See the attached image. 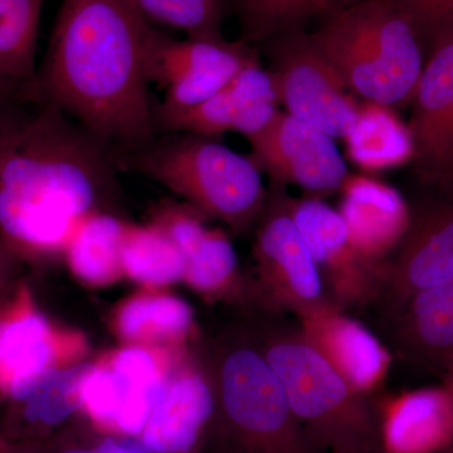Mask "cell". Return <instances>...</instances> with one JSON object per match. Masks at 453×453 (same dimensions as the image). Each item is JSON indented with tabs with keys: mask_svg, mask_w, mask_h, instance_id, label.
I'll list each match as a JSON object with an SVG mask.
<instances>
[{
	"mask_svg": "<svg viewBox=\"0 0 453 453\" xmlns=\"http://www.w3.org/2000/svg\"><path fill=\"white\" fill-rule=\"evenodd\" d=\"M86 366L71 365L47 374L25 399L26 418L49 426L67 419L80 408V380Z\"/></svg>",
	"mask_w": 453,
	"mask_h": 453,
	"instance_id": "obj_30",
	"label": "cell"
},
{
	"mask_svg": "<svg viewBox=\"0 0 453 453\" xmlns=\"http://www.w3.org/2000/svg\"><path fill=\"white\" fill-rule=\"evenodd\" d=\"M288 199L282 188H277L258 219L257 296L264 311L297 316L329 299L314 258L292 219Z\"/></svg>",
	"mask_w": 453,
	"mask_h": 453,
	"instance_id": "obj_10",
	"label": "cell"
},
{
	"mask_svg": "<svg viewBox=\"0 0 453 453\" xmlns=\"http://www.w3.org/2000/svg\"><path fill=\"white\" fill-rule=\"evenodd\" d=\"M243 41H265L279 33L303 28L314 18H325L359 0H234Z\"/></svg>",
	"mask_w": 453,
	"mask_h": 453,
	"instance_id": "obj_26",
	"label": "cell"
},
{
	"mask_svg": "<svg viewBox=\"0 0 453 453\" xmlns=\"http://www.w3.org/2000/svg\"><path fill=\"white\" fill-rule=\"evenodd\" d=\"M86 350L76 333H56L37 312H27L0 327V380L13 398L25 401L35 387L61 363L74 362Z\"/></svg>",
	"mask_w": 453,
	"mask_h": 453,
	"instance_id": "obj_15",
	"label": "cell"
},
{
	"mask_svg": "<svg viewBox=\"0 0 453 453\" xmlns=\"http://www.w3.org/2000/svg\"><path fill=\"white\" fill-rule=\"evenodd\" d=\"M65 453H96L95 451H70Z\"/></svg>",
	"mask_w": 453,
	"mask_h": 453,
	"instance_id": "obj_36",
	"label": "cell"
},
{
	"mask_svg": "<svg viewBox=\"0 0 453 453\" xmlns=\"http://www.w3.org/2000/svg\"><path fill=\"white\" fill-rule=\"evenodd\" d=\"M0 327H2V325H0Z\"/></svg>",
	"mask_w": 453,
	"mask_h": 453,
	"instance_id": "obj_37",
	"label": "cell"
},
{
	"mask_svg": "<svg viewBox=\"0 0 453 453\" xmlns=\"http://www.w3.org/2000/svg\"><path fill=\"white\" fill-rule=\"evenodd\" d=\"M288 208L318 266L327 299L342 310L378 303L386 285L387 262L372 261L357 249L339 211L315 196L290 198Z\"/></svg>",
	"mask_w": 453,
	"mask_h": 453,
	"instance_id": "obj_11",
	"label": "cell"
},
{
	"mask_svg": "<svg viewBox=\"0 0 453 453\" xmlns=\"http://www.w3.org/2000/svg\"><path fill=\"white\" fill-rule=\"evenodd\" d=\"M130 153L124 160L134 169L237 231L249 228L266 205L262 172L252 157L207 136L181 133Z\"/></svg>",
	"mask_w": 453,
	"mask_h": 453,
	"instance_id": "obj_4",
	"label": "cell"
},
{
	"mask_svg": "<svg viewBox=\"0 0 453 453\" xmlns=\"http://www.w3.org/2000/svg\"><path fill=\"white\" fill-rule=\"evenodd\" d=\"M115 327L129 344L175 347L192 332L193 311L177 296L145 292L122 303L116 314Z\"/></svg>",
	"mask_w": 453,
	"mask_h": 453,
	"instance_id": "obj_23",
	"label": "cell"
},
{
	"mask_svg": "<svg viewBox=\"0 0 453 453\" xmlns=\"http://www.w3.org/2000/svg\"><path fill=\"white\" fill-rule=\"evenodd\" d=\"M258 58L249 42L223 38L173 40L157 31L149 55V81L165 89L157 111L162 127L222 91Z\"/></svg>",
	"mask_w": 453,
	"mask_h": 453,
	"instance_id": "obj_9",
	"label": "cell"
},
{
	"mask_svg": "<svg viewBox=\"0 0 453 453\" xmlns=\"http://www.w3.org/2000/svg\"><path fill=\"white\" fill-rule=\"evenodd\" d=\"M96 453H150L148 449L109 438L95 449Z\"/></svg>",
	"mask_w": 453,
	"mask_h": 453,
	"instance_id": "obj_34",
	"label": "cell"
},
{
	"mask_svg": "<svg viewBox=\"0 0 453 453\" xmlns=\"http://www.w3.org/2000/svg\"><path fill=\"white\" fill-rule=\"evenodd\" d=\"M388 319L405 359L441 372L453 366V279L417 292Z\"/></svg>",
	"mask_w": 453,
	"mask_h": 453,
	"instance_id": "obj_19",
	"label": "cell"
},
{
	"mask_svg": "<svg viewBox=\"0 0 453 453\" xmlns=\"http://www.w3.org/2000/svg\"><path fill=\"white\" fill-rule=\"evenodd\" d=\"M127 226L100 211L83 217L65 247L74 275L94 286L116 281L122 275L121 243Z\"/></svg>",
	"mask_w": 453,
	"mask_h": 453,
	"instance_id": "obj_22",
	"label": "cell"
},
{
	"mask_svg": "<svg viewBox=\"0 0 453 453\" xmlns=\"http://www.w3.org/2000/svg\"><path fill=\"white\" fill-rule=\"evenodd\" d=\"M340 190L339 213L357 249L372 261H388L410 226V205L395 188L363 175L349 174Z\"/></svg>",
	"mask_w": 453,
	"mask_h": 453,
	"instance_id": "obj_17",
	"label": "cell"
},
{
	"mask_svg": "<svg viewBox=\"0 0 453 453\" xmlns=\"http://www.w3.org/2000/svg\"><path fill=\"white\" fill-rule=\"evenodd\" d=\"M453 279V195L419 203L411 210L403 240L387 261L380 301L387 316L398 311L417 292Z\"/></svg>",
	"mask_w": 453,
	"mask_h": 453,
	"instance_id": "obj_13",
	"label": "cell"
},
{
	"mask_svg": "<svg viewBox=\"0 0 453 453\" xmlns=\"http://www.w3.org/2000/svg\"><path fill=\"white\" fill-rule=\"evenodd\" d=\"M389 453H434L453 438V398L445 387L413 390L387 405L383 427Z\"/></svg>",
	"mask_w": 453,
	"mask_h": 453,
	"instance_id": "obj_20",
	"label": "cell"
},
{
	"mask_svg": "<svg viewBox=\"0 0 453 453\" xmlns=\"http://www.w3.org/2000/svg\"><path fill=\"white\" fill-rule=\"evenodd\" d=\"M122 273L157 288L184 279L186 258L159 226H127L121 243Z\"/></svg>",
	"mask_w": 453,
	"mask_h": 453,
	"instance_id": "obj_24",
	"label": "cell"
},
{
	"mask_svg": "<svg viewBox=\"0 0 453 453\" xmlns=\"http://www.w3.org/2000/svg\"><path fill=\"white\" fill-rule=\"evenodd\" d=\"M252 160L276 188L299 187L318 196L342 189L348 166L332 136L279 111L249 139Z\"/></svg>",
	"mask_w": 453,
	"mask_h": 453,
	"instance_id": "obj_12",
	"label": "cell"
},
{
	"mask_svg": "<svg viewBox=\"0 0 453 453\" xmlns=\"http://www.w3.org/2000/svg\"><path fill=\"white\" fill-rule=\"evenodd\" d=\"M149 25L186 33L189 38H223L228 0H129Z\"/></svg>",
	"mask_w": 453,
	"mask_h": 453,
	"instance_id": "obj_28",
	"label": "cell"
},
{
	"mask_svg": "<svg viewBox=\"0 0 453 453\" xmlns=\"http://www.w3.org/2000/svg\"><path fill=\"white\" fill-rule=\"evenodd\" d=\"M174 350L131 344L86 366L80 380V407L104 427L139 434L180 365Z\"/></svg>",
	"mask_w": 453,
	"mask_h": 453,
	"instance_id": "obj_7",
	"label": "cell"
},
{
	"mask_svg": "<svg viewBox=\"0 0 453 453\" xmlns=\"http://www.w3.org/2000/svg\"><path fill=\"white\" fill-rule=\"evenodd\" d=\"M157 33L129 0H64L38 88L110 149L148 144L154 133L148 65Z\"/></svg>",
	"mask_w": 453,
	"mask_h": 453,
	"instance_id": "obj_1",
	"label": "cell"
},
{
	"mask_svg": "<svg viewBox=\"0 0 453 453\" xmlns=\"http://www.w3.org/2000/svg\"><path fill=\"white\" fill-rule=\"evenodd\" d=\"M214 395L229 423L262 453H303L285 389L251 339L232 342L217 360Z\"/></svg>",
	"mask_w": 453,
	"mask_h": 453,
	"instance_id": "obj_6",
	"label": "cell"
},
{
	"mask_svg": "<svg viewBox=\"0 0 453 453\" xmlns=\"http://www.w3.org/2000/svg\"><path fill=\"white\" fill-rule=\"evenodd\" d=\"M442 386L449 390L453 398V369L442 372Z\"/></svg>",
	"mask_w": 453,
	"mask_h": 453,
	"instance_id": "obj_35",
	"label": "cell"
},
{
	"mask_svg": "<svg viewBox=\"0 0 453 453\" xmlns=\"http://www.w3.org/2000/svg\"><path fill=\"white\" fill-rule=\"evenodd\" d=\"M265 314L252 340L281 381L295 417L340 451L354 452L371 443L372 422L362 393L303 338L286 314Z\"/></svg>",
	"mask_w": 453,
	"mask_h": 453,
	"instance_id": "obj_5",
	"label": "cell"
},
{
	"mask_svg": "<svg viewBox=\"0 0 453 453\" xmlns=\"http://www.w3.org/2000/svg\"><path fill=\"white\" fill-rule=\"evenodd\" d=\"M411 135L419 178L434 168L453 142V29L432 43L414 91Z\"/></svg>",
	"mask_w": 453,
	"mask_h": 453,
	"instance_id": "obj_16",
	"label": "cell"
},
{
	"mask_svg": "<svg viewBox=\"0 0 453 453\" xmlns=\"http://www.w3.org/2000/svg\"><path fill=\"white\" fill-rule=\"evenodd\" d=\"M311 35L365 103L392 107L412 101L429 47L393 0H359L325 18Z\"/></svg>",
	"mask_w": 453,
	"mask_h": 453,
	"instance_id": "obj_3",
	"label": "cell"
},
{
	"mask_svg": "<svg viewBox=\"0 0 453 453\" xmlns=\"http://www.w3.org/2000/svg\"><path fill=\"white\" fill-rule=\"evenodd\" d=\"M41 12L42 0H0V74L5 79L37 80Z\"/></svg>",
	"mask_w": 453,
	"mask_h": 453,
	"instance_id": "obj_25",
	"label": "cell"
},
{
	"mask_svg": "<svg viewBox=\"0 0 453 453\" xmlns=\"http://www.w3.org/2000/svg\"><path fill=\"white\" fill-rule=\"evenodd\" d=\"M184 281L207 296H222L234 288L238 276L237 255L220 229L207 228L188 251Z\"/></svg>",
	"mask_w": 453,
	"mask_h": 453,
	"instance_id": "obj_27",
	"label": "cell"
},
{
	"mask_svg": "<svg viewBox=\"0 0 453 453\" xmlns=\"http://www.w3.org/2000/svg\"><path fill=\"white\" fill-rule=\"evenodd\" d=\"M303 338L357 392L365 395L381 386L392 356L365 325L326 300L295 316Z\"/></svg>",
	"mask_w": 453,
	"mask_h": 453,
	"instance_id": "obj_14",
	"label": "cell"
},
{
	"mask_svg": "<svg viewBox=\"0 0 453 453\" xmlns=\"http://www.w3.org/2000/svg\"><path fill=\"white\" fill-rule=\"evenodd\" d=\"M421 180L436 188L438 192L453 195V142L436 165L421 177Z\"/></svg>",
	"mask_w": 453,
	"mask_h": 453,
	"instance_id": "obj_33",
	"label": "cell"
},
{
	"mask_svg": "<svg viewBox=\"0 0 453 453\" xmlns=\"http://www.w3.org/2000/svg\"><path fill=\"white\" fill-rule=\"evenodd\" d=\"M270 73L280 104L299 120L333 139H345L360 107L347 82L303 28L273 35Z\"/></svg>",
	"mask_w": 453,
	"mask_h": 453,
	"instance_id": "obj_8",
	"label": "cell"
},
{
	"mask_svg": "<svg viewBox=\"0 0 453 453\" xmlns=\"http://www.w3.org/2000/svg\"><path fill=\"white\" fill-rule=\"evenodd\" d=\"M41 91L0 127V228L35 251H65L110 187L115 159Z\"/></svg>",
	"mask_w": 453,
	"mask_h": 453,
	"instance_id": "obj_2",
	"label": "cell"
},
{
	"mask_svg": "<svg viewBox=\"0 0 453 453\" xmlns=\"http://www.w3.org/2000/svg\"><path fill=\"white\" fill-rule=\"evenodd\" d=\"M37 80L17 82L0 74V127L37 92Z\"/></svg>",
	"mask_w": 453,
	"mask_h": 453,
	"instance_id": "obj_32",
	"label": "cell"
},
{
	"mask_svg": "<svg viewBox=\"0 0 453 453\" xmlns=\"http://www.w3.org/2000/svg\"><path fill=\"white\" fill-rule=\"evenodd\" d=\"M348 154L357 165L371 172L388 170L413 160L410 127L388 106L365 103L345 138Z\"/></svg>",
	"mask_w": 453,
	"mask_h": 453,
	"instance_id": "obj_21",
	"label": "cell"
},
{
	"mask_svg": "<svg viewBox=\"0 0 453 453\" xmlns=\"http://www.w3.org/2000/svg\"><path fill=\"white\" fill-rule=\"evenodd\" d=\"M412 19L429 49L437 37L453 29V0H393Z\"/></svg>",
	"mask_w": 453,
	"mask_h": 453,
	"instance_id": "obj_31",
	"label": "cell"
},
{
	"mask_svg": "<svg viewBox=\"0 0 453 453\" xmlns=\"http://www.w3.org/2000/svg\"><path fill=\"white\" fill-rule=\"evenodd\" d=\"M216 405L213 386L196 366L181 362L142 429L153 453H189Z\"/></svg>",
	"mask_w": 453,
	"mask_h": 453,
	"instance_id": "obj_18",
	"label": "cell"
},
{
	"mask_svg": "<svg viewBox=\"0 0 453 453\" xmlns=\"http://www.w3.org/2000/svg\"><path fill=\"white\" fill-rule=\"evenodd\" d=\"M228 88L237 107L234 131L247 139L264 130L280 111L275 80L258 58L244 65Z\"/></svg>",
	"mask_w": 453,
	"mask_h": 453,
	"instance_id": "obj_29",
	"label": "cell"
}]
</instances>
